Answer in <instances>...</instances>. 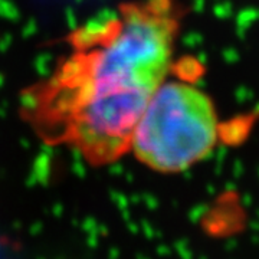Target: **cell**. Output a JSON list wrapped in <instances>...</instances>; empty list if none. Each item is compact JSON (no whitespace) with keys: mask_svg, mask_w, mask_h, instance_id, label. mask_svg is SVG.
<instances>
[{"mask_svg":"<svg viewBox=\"0 0 259 259\" xmlns=\"http://www.w3.org/2000/svg\"><path fill=\"white\" fill-rule=\"evenodd\" d=\"M180 15L175 0H130L65 37L49 74L23 88L19 114L48 147L91 167L130 154L151 97L175 69Z\"/></svg>","mask_w":259,"mask_h":259,"instance_id":"6da1fadb","label":"cell"},{"mask_svg":"<svg viewBox=\"0 0 259 259\" xmlns=\"http://www.w3.org/2000/svg\"><path fill=\"white\" fill-rule=\"evenodd\" d=\"M219 141L212 98L173 74L157 88L134 130L130 153L158 173H180L207 157Z\"/></svg>","mask_w":259,"mask_h":259,"instance_id":"7a4b0ae2","label":"cell"}]
</instances>
